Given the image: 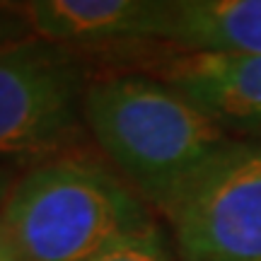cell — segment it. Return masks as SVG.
I'll use <instances>...</instances> for the list:
<instances>
[{
  "label": "cell",
  "mask_w": 261,
  "mask_h": 261,
  "mask_svg": "<svg viewBox=\"0 0 261 261\" xmlns=\"http://www.w3.org/2000/svg\"><path fill=\"white\" fill-rule=\"evenodd\" d=\"M133 68L172 85L232 138H261V54H194L148 46Z\"/></svg>",
  "instance_id": "5"
},
{
  "label": "cell",
  "mask_w": 261,
  "mask_h": 261,
  "mask_svg": "<svg viewBox=\"0 0 261 261\" xmlns=\"http://www.w3.org/2000/svg\"><path fill=\"white\" fill-rule=\"evenodd\" d=\"M90 56L41 39L0 46V158L37 162L85 145Z\"/></svg>",
  "instance_id": "3"
},
{
  "label": "cell",
  "mask_w": 261,
  "mask_h": 261,
  "mask_svg": "<svg viewBox=\"0 0 261 261\" xmlns=\"http://www.w3.org/2000/svg\"><path fill=\"white\" fill-rule=\"evenodd\" d=\"M83 123L99 155L167 223L237 140L179 90L138 68L94 70Z\"/></svg>",
  "instance_id": "1"
},
{
  "label": "cell",
  "mask_w": 261,
  "mask_h": 261,
  "mask_svg": "<svg viewBox=\"0 0 261 261\" xmlns=\"http://www.w3.org/2000/svg\"><path fill=\"white\" fill-rule=\"evenodd\" d=\"M0 261H22L17 256V252H15V247L10 244L8 234L3 230V225H0Z\"/></svg>",
  "instance_id": "11"
},
{
  "label": "cell",
  "mask_w": 261,
  "mask_h": 261,
  "mask_svg": "<svg viewBox=\"0 0 261 261\" xmlns=\"http://www.w3.org/2000/svg\"><path fill=\"white\" fill-rule=\"evenodd\" d=\"M32 37V29L27 24V17L22 12L19 3H5L0 0V46L19 44Z\"/></svg>",
  "instance_id": "9"
},
{
  "label": "cell",
  "mask_w": 261,
  "mask_h": 261,
  "mask_svg": "<svg viewBox=\"0 0 261 261\" xmlns=\"http://www.w3.org/2000/svg\"><path fill=\"white\" fill-rule=\"evenodd\" d=\"M169 225L179 261H261V138L234 140Z\"/></svg>",
  "instance_id": "4"
},
{
  "label": "cell",
  "mask_w": 261,
  "mask_h": 261,
  "mask_svg": "<svg viewBox=\"0 0 261 261\" xmlns=\"http://www.w3.org/2000/svg\"><path fill=\"white\" fill-rule=\"evenodd\" d=\"M15 179H17V174H15L12 169L0 165V208H3V203H5V198H8L10 189H12V184H15Z\"/></svg>",
  "instance_id": "10"
},
{
  "label": "cell",
  "mask_w": 261,
  "mask_h": 261,
  "mask_svg": "<svg viewBox=\"0 0 261 261\" xmlns=\"http://www.w3.org/2000/svg\"><path fill=\"white\" fill-rule=\"evenodd\" d=\"M158 46L194 54H261V0H162Z\"/></svg>",
  "instance_id": "7"
},
{
  "label": "cell",
  "mask_w": 261,
  "mask_h": 261,
  "mask_svg": "<svg viewBox=\"0 0 261 261\" xmlns=\"http://www.w3.org/2000/svg\"><path fill=\"white\" fill-rule=\"evenodd\" d=\"M155 223L150 205L85 145L32 162L0 208L22 261H92Z\"/></svg>",
  "instance_id": "2"
},
{
  "label": "cell",
  "mask_w": 261,
  "mask_h": 261,
  "mask_svg": "<svg viewBox=\"0 0 261 261\" xmlns=\"http://www.w3.org/2000/svg\"><path fill=\"white\" fill-rule=\"evenodd\" d=\"M92 261H179L174 242L160 223L150 225L136 234L123 237Z\"/></svg>",
  "instance_id": "8"
},
{
  "label": "cell",
  "mask_w": 261,
  "mask_h": 261,
  "mask_svg": "<svg viewBox=\"0 0 261 261\" xmlns=\"http://www.w3.org/2000/svg\"><path fill=\"white\" fill-rule=\"evenodd\" d=\"M32 37L90 56L160 44L162 0H27Z\"/></svg>",
  "instance_id": "6"
}]
</instances>
